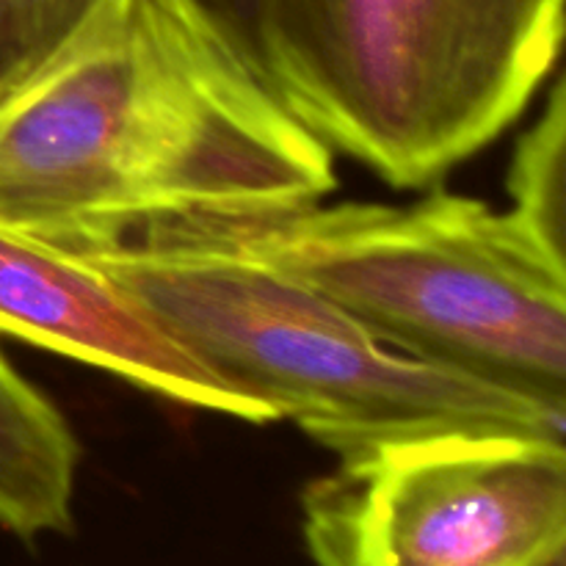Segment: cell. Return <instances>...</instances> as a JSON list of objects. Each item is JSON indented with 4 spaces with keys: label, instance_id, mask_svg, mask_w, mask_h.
<instances>
[{
    "label": "cell",
    "instance_id": "cell-1",
    "mask_svg": "<svg viewBox=\"0 0 566 566\" xmlns=\"http://www.w3.org/2000/svg\"><path fill=\"white\" fill-rule=\"evenodd\" d=\"M335 153L193 0H99L0 103V224L66 252L324 202Z\"/></svg>",
    "mask_w": 566,
    "mask_h": 566
},
{
    "label": "cell",
    "instance_id": "cell-2",
    "mask_svg": "<svg viewBox=\"0 0 566 566\" xmlns=\"http://www.w3.org/2000/svg\"><path fill=\"white\" fill-rule=\"evenodd\" d=\"M77 254L210 374L340 459L446 429L564 440V401L396 352L318 291L219 238L158 230Z\"/></svg>",
    "mask_w": 566,
    "mask_h": 566
},
{
    "label": "cell",
    "instance_id": "cell-3",
    "mask_svg": "<svg viewBox=\"0 0 566 566\" xmlns=\"http://www.w3.org/2000/svg\"><path fill=\"white\" fill-rule=\"evenodd\" d=\"M564 0H254L249 53L332 153L426 188L520 119Z\"/></svg>",
    "mask_w": 566,
    "mask_h": 566
},
{
    "label": "cell",
    "instance_id": "cell-4",
    "mask_svg": "<svg viewBox=\"0 0 566 566\" xmlns=\"http://www.w3.org/2000/svg\"><path fill=\"white\" fill-rule=\"evenodd\" d=\"M180 230L304 282L396 352L566 403V265L484 199L431 188Z\"/></svg>",
    "mask_w": 566,
    "mask_h": 566
},
{
    "label": "cell",
    "instance_id": "cell-5",
    "mask_svg": "<svg viewBox=\"0 0 566 566\" xmlns=\"http://www.w3.org/2000/svg\"><path fill=\"white\" fill-rule=\"evenodd\" d=\"M302 534L315 566H551L564 440L446 429L354 453L304 486Z\"/></svg>",
    "mask_w": 566,
    "mask_h": 566
},
{
    "label": "cell",
    "instance_id": "cell-6",
    "mask_svg": "<svg viewBox=\"0 0 566 566\" xmlns=\"http://www.w3.org/2000/svg\"><path fill=\"white\" fill-rule=\"evenodd\" d=\"M0 335L77 359L166 401L271 423L280 415L232 390L171 340L83 254L0 224Z\"/></svg>",
    "mask_w": 566,
    "mask_h": 566
},
{
    "label": "cell",
    "instance_id": "cell-7",
    "mask_svg": "<svg viewBox=\"0 0 566 566\" xmlns=\"http://www.w3.org/2000/svg\"><path fill=\"white\" fill-rule=\"evenodd\" d=\"M77 464L75 431L0 346V528L25 542L72 534Z\"/></svg>",
    "mask_w": 566,
    "mask_h": 566
},
{
    "label": "cell",
    "instance_id": "cell-8",
    "mask_svg": "<svg viewBox=\"0 0 566 566\" xmlns=\"http://www.w3.org/2000/svg\"><path fill=\"white\" fill-rule=\"evenodd\" d=\"M512 208L525 235L556 263L566 265V83L547 92L545 111L517 138L506 177Z\"/></svg>",
    "mask_w": 566,
    "mask_h": 566
},
{
    "label": "cell",
    "instance_id": "cell-9",
    "mask_svg": "<svg viewBox=\"0 0 566 566\" xmlns=\"http://www.w3.org/2000/svg\"><path fill=\"white\" fill-rule=\"evenodd\" d=\"M99 0H0V103L20 88Z\"/></svg>",
    "mask_w": 566,
    "mask_h": 566
},
{
    "label": "cell",
    "instance_id": "cell-10",
    "mask_svg": "<svg viewBox=\"0 0 566 566\" xmlns=\"http://www.w3.org/2000/svg\"><path fill=\"white\" fill-rule=\"evenodd\" d=\"M193 3L202 6V9L208 11V14L249 53V31H252L254 0H193Z\"/></svg>",
    "mask_w": 566,
    "mask_h": 566
},
{
    "label": "cell",
    "instance_id": "cell-11",
    "mask_svg": "<svg viewBox=\"0 0 566 566\" xmlns=\"http://www.w3.org/2000/svg\"><path fill=\"white\" fill-rule=\"evenodd\" d=\"M551 566H564V558H562V562H553Z\"/></svg>",
    "mask_w": 566,
    "mask_h": 566
}]
</instances>
